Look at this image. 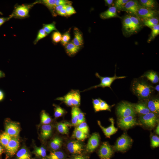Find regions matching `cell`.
Wrapping results in <instances>:
<instances>
[{
	"label": "cell",
	"instance_id": "d6986e66",
	"mask_svg": "<svg viewBox=\"0 0 159 159\" xmlns=\"http://www.w3.org/2000/svg\"><path fill=\"white\" fill-rule=\"evenodd\" d=\"M52 127L51 125H43L41 129L40 135L41 138L43 140L49 138L52 135Z\"/></svg>",
	"mask_w": 159,
	"mask_h": 159
},
{
	"label": "cell",
	"instance_id": "52a82bcc",
	"mask_svg": "<svg viewBox=\"0 0 159 159\" xmlns=\"http://www.w3.org/2000/svg\"><path fill=\"white\" fill-rule=\"evenodd\" d=\"M19 143L18 138L12 137L5 148L6 159H10L15 155L19 148Z\"/></svg>",
	"mask_w": 159,
	"mask_h": 159
},
{
	"label": "cell",
	"instance_id": "7a4b0ae2",
	"mask_svg": "<svg viewBox=\"0 0 159 159\" xmlns=\"http://www.w3.org/2000/svg\"><path fill=\"white\" fill-rule=\"evenodd\" d=\"M152 87L145 82L136 81L132 85L133 92L139 98L146 99L150 96L152 91Z\"/></svg>",
	"mask_w": 159,
	"mask_h": 159
},
{
	"label": "cell",
	"instance_id": "91938a15",
	"mask_svg": "<svg viewBox=\"0 0 159 159\" xmlns=\"http://www.w3.org/2000/svg\"><path fill=\"white\" fill-rule=\"evenodd\" d=\"M4 151V149L2 146H0V157L1 155Z\"/></svg>",
	"mask_w": 159,
	"mask_h": 159
},
{
	"label": "cell",
	"instance_id": "484cf974",
	"mask_svg": "<svg viewBox=\"0 0 159 159\" xmlns=\"http://www.w3.org/2000/svg\"><path fill=\"white\" fill-rule=\"evenodd\" d=\"M140 19L144 25L150 28L158 24L159 20L155 17L148 19Z\"/></svg>",
	"mask_w": 159,
	"mask_h": 159
},
{
	"label": "cell",
	"instance_id": "680465c9",
	"mask_svg": "<svg viewBox=\"0 0 159 159\" xmlns=\"http://www.w3.org/2000/svg\"><path fill=\"white\" fill-rule=\"evenodd\" d=\"M4 97V94L3 92L0 90V101L2 100Z\"/></svg>",
	"mask_w": 159,
	"mask_h": 159
},
{
	"label": "cell",
	"instance_id": "d590c367",
	"mask_svg": "<svg viewBox=\"0 0 159 159\" xmlns=\"http://www.w3.org/2000/svg\"><path fill=\"white\" fill-rule=\"evenodd\" d=\"M73 136L79 140H83L87 137V135L78 129L76 128L75 129Z\"/></svg>",
	"mask_w": 159,
	"mask_h": 159
},
{
	"label": "cell",
	"instance_id": "db71d44e",
	"mask_svg": "<svg viewBox=\"0 0 159 159\" xmlns=\"http://www.w3.org/2000/svg\"><path fill=\"white\" fill-rule=\"evenodd\" d=\"M11 18V17L9 16L7 17H0V26Z\"/></svg>",
	"mask_w": 159,
	"mask_h": 159
},
{
	"label": "cell",
	"instance_id": "7402d4cb",
	"mask_svg": "<svg viewBox=\"0 0 159 159\" xmlns=\"http://www.w3.org/2000/svg\"><path fill=\"white\" fill-rule=\"evenodd\" d=\"M72 95V102L73 107H78L80 103V92L78 90H71L70 91Z\"/></svg>",
	"mask_w": 159,
	"mask_h": 159
},
{
	"label": "cell",
	"instance_id": "60d3db41",
	"mask_svg": "<svg viewBox=\"0 0 159 159\" xmlns=\"http://www.w3.org/2000/svg\"><path fill=\"white\" fill-rule=\"evenodd\" d=\"M41 2L50 9H54L56 6V0H43Z\"/></svg>",
	"mask_w": 159,
	"mask_h": 159
},
{
	"label": "cell",
	"instance_id": "1f68e13d",
	"mask_svg": "<svg viewBox=\"0 0 159 159\" xmlns=\"http://www.w3.org/2000/svg\"><path fill=\"white\" fill-rule=\"evenodd\" d=\"M140 4L143 7L154 10L156 6V3L153 0H140Z\"/></svg>",
	"mask_w": 159,
	"mask_h": 159
},
{
	"label": "cell",
	"instance_id": "d4e9b609",
	"mask_svg": "<svg viewBox=\"0 0 159 159\" xmlns=\"http://www.w3.org/2000/svg\"><path fill=\"white\" fill-rule=\"evenodd\" d=\"M133 107L135 112L143 115L150 112L147 106L143 103H140L136 104Z\"/></svg>",
	"mask_w": 159,
	"mask_h": 159
},
{
	"label": "cell",
	"instance_id": "4316f807",
	"mask_svg": "<svg viewBox=\"0 0 159 159\" xmlns=\"http://www.w3.org/2000/svg\"><path fill=\"white\" fill-rule=\"evenodd\" d=\"M62 141L58 137H55L53 138L49 143V147L53 151L57 150L62 146Z\"/></svg>",
	"mask_w": 159,
	"mask_h": 159
},
{
	"label": "cell",
	"instance_id": "ffe728a7",
	"mask_svg": "<svg viewBox=\"0 0 159 159\" xmlns=\"http://www.w3.org/2000/svg\"><path fill=\"white\" fill-rule=\"evenodd\" d=\"M148 107L151 112L156 114L159 112V100L158 99H153L148 102Z\"/></svg>",
	"mask_w": 159,
	"mask_h": 159
},
{
	"label": "cell",
	"instance_id": "2e32d148",
	"mask_svg": "<svg viewBox=\"0 0 159 159\" xmlns=\"http://www.w3.org/2000/svg\"><path fill=\"white\" fill-rule=\"evenodd\" d=\"M109 120L111 122V125L107 128H105L102 126L99 121H97L98 125L102 129L105 135L107 137L109 138H110L111 135L115 133L117 130V129L114 126V122L113 119L110 118Z\"/></svg>",
	"mask_w": 159,
	"mask_h": 159
},
{
	"label": "cell",
	"instance_id": "277c9868",
	"mask_svg": "<svg viewBox=\"0 0 159 159\" xmlns=\"http://www.w3.org/2000/svg\"><path fill=\"white\" fill-rule=\"evenodd\" d=\"M95 75L97 77L100 79V83L99 85L91 87L87 89H85L82 92L87 91L92 89H95L100 87L102 88L108 87L112 89L111 85L114 80L117 79H123L126 77L125 76H117L115 74L114 76L112 77H102L100 75L97 73H96Z\"/></svg>",
	"mask_w": 159,
	"mask_h": 159
},
{
	"label": "cell",
	"instance_id": "d6a6232c",
	"mask_svg": "<svg viewBox=\"0 0 159 159\" xmlns=\"http://www.w3.org/2000/svg\"><path fill=\"white\" fill-rule=\"evenodd\" d=\"M80 111L78 107H73L71 110L72 119V125H76L78 115Z\"/></svg>",
	"mask_w": 159,
	"mask_h": 159
},
{
	"label": "cell",
	"instance_id": "ba28073f",
	"mask_svg": "<svg viewBox=\"0 0 159 159\" xmlns=\"http://www.w3.org/2000/svg\"><path fill=\"white\" fill-rule=\"evenodd\" d=\"M140 120L142 124L146 126L153 128L155 126L158 118L156 114L150 112L141 116Z\"/></svg>",
	"mask_w": 159,
	"mask_h": 159
},
{
	"label": "cell",
	"instance_id": "5bb4252c",
	"mask_svg": "<svg viewBox=\"0 0 159 159\" xmlns=\"http://www.w3.org/2000/svg\"><path fill=\"white\" fill-rule=\"evenodd\" d=\"M67 148L71 153L73 154H80L83 150L82 144L77 141L69 142L67 145Z\"/></svg>",
	"mask_w": 159,
	"mask_h": 159
},
{
	"label": "cell",
	"instance_id": "bcb514c9",
	"mask_svg": "<svg viewBox=\"0 0 159 159\" xmlns=\"http://www.w3.org/2000/svg\"><path fill=\"white\" fill-rule=\"evenodd\" d=\"M70 39V36L68 32L65 33L62 36L61 40V43L63 46H66Z\"/></svg>",
	"mask_w": 159,
	"mask_h": 159
},
{
	"label": "cell",
	"instance_id": "44dd1931",
	"mask_svg": "<svg viewBox=\"0 0 159 159\" xmlns=\"http://www.w3.org/2000/svg\"><path fill=\"white\" fill-rule=\"evenodd\" d=\"M72 42L79 47H80L84 44L82 34L77 28L74 29V37Z\"/></svg>",
	"mask_w": 159,
	"mask_h": 159
},
{
	"label": "cell",
	"instance_id": "83f0119b",
	"mask_svg": "<svg viewBox=\"0 0 159 159\" xmlns=\"http://www.w3.org/2000/svg\"><path fill=\"white\" fill-rule=\"evenodd\" d=\"M69 125L67 123L61 122L57 124L56 127L60 133L62 134H67L69 132Z\"/></svg>",
	"mask_w": 159,
	"mask_h": 159
},
{
	"label": "cell",
	"instance_id": "603a6c76",
	"mask_svg": "<svg viewBox=\"0 0 159 159\" xmlns=\"http://www.w3.org/2000/svg\"><path fill=\"white\" fill-rule=\"evenodd\" d=\"M33 153L35 155L36 158L45 159L47 156L46 149L42 146L38 147L35 146Z\"/></svg>",
	"mask_w": 159,
	"mask_h": 159
},
{
	"label": "cell",
	"instance_id": "9c48e42d",
	"mask_svg": "<svg viewBox=\"0 0 159 159\" xmlns=\"http://www.w3.org/2000/svg\"><path fill=\"white\" fill-rule=\"evenodd\" d=\"M138 124V123L135 116H132L120 117L118 121L119 126L124 129H129Z\"/></svg>",
	"mask_w": 159,
	"mask_h": 159
},
{
	"label": "cell",
	"instance_id": "836d02e7",
	"mask_svg": "<svg viewBox=\"0 0 159 159\" xmlns=\"http://www.w3.org/2000/svg\"><path fill=\"white\" fill-rule=\"evenodd\" d=\"M56 100L62 101L68 106H73L72 102V95L70 91L63 97L57 98Z\"/></svg>",
	"mask_w": 159,
	"mask_h": 159
},
{
	"label": "cell",
	"instance_id": "ac0fdd59",
	"mask_svg": "<svg viewBox=\"0 0 159 159\" xmlns=\"http://www.w3.org/2000/svg\"><path fill=\"white\" fill-rule=\"evenodd\" d=\"M15 155L14 159H32L31 153L25 147H22Z\"/></svg>",
	"mask_w": 159,
	"mask_h": 159
},
{
	"label": "cell",
	"instance_id": "f6af8a7d",
	"mask_svg": "<svg viewBox=\"0 0 159 159\" xmlns=\"http://www.w3.org/2000/svg\"><path fill=\"white\" fill-rule=\"evenodd\" d=\"M110 106L105 101L100 100L99 110L100 111L108 110L110 111Z\"/></svg>",
	"mask_w": 159,
	"mask_h": 159
},
{
	"label": "cell",
	"instance_id": "f907efd6",
	"mask_svg": "<svg viewBox=\"0 0 159 159\" xmlns=\"http://www.w3.org/2000/svg\"><path fill=\"white\" fill-rule=\"evenodd\" d=\"M100 99H93L92 102L94 109L95 112L100 111L99 107L100 102Z\"/></svg>",
	"mask_w": 159,
	"mask_h": 159
},
{
	"label": "cell",
	"instance_id": "4dcf8cb0",
	"mask_svg": "<svg viewBox=\"0 0 159 159\" xmlns=\"http://www.w3.org/2000/svg\"><path fill=\"white\" fill-rule=\"evenodd\" d=\"M12 137L6 132L0 134V144L5 148Z\"/></svg>",
	"mask_w": 159,
	"mask_h": 159
},
{
	"label": "cell",
	"instance_id": "e7e4bbea",
	"mask_svg": "<svg viewBox=\"0 0 159 159\" xmlns=\"http://www.w3.org/2000/svg\"><path fill=\"white\" fill-rule=\"evenodd\" d=\"M0 14H2V13L1 11H0Z\"/></svg>",
	"mask_w": 159,
	"mask_h": 159
},
{
	"label": "cell",
	"instance_id": "8992f818",
	"mask_svg": "<svg viewBox=\"0 0 159 159\" xmlns=\"http://www.w3.org/2000/svg\"><path fill=\"white\" fill-rule=\"evenodd\" d=\"M132 142L131 138L124 133L117 139L115 148L118 151H125L131 145Z\"/></svg>",
	"mask_w": 159,
	"mask_h": 159
},
{
	"label": "cell",
	"instance_id": "f35d334b",
	"mask_svg": "<svg viewBox=\"0 0 159 159\" xmlns=\"http://www.w3.org/2000/svg\"><path fill=\"white\" fill-rule=\"evenodd\" d=\"M42 29L47 34H49L53 31L57 30L54 23L48 24H44Z\"/></svg>",
	"mask_w": 159,
	"mask_h": 159
},
{
	"label": "cell",
	"instance_id": "4fadbf2b",
	"mask_svg": "<svg viewBox=\"0 0 159 159\" xmlns=\"http://www.w3.org/2000/svg\"><path fill=\"white\" fill-rule=\"evenodd\" d=\"M157 13V12L154 10L145 8L140 5L137 16L140 18L148 19L155 17Z\"/></svg>",
	"mask_w": 159,
	"mask_h": 159
},
{
	"label": "cell",
	"instance_id": "f546056e",
	"mask_svg": "<svg viewBox=\"0 0 159 159\" xmlns=\"http://www.w3.org/2000/svg\"><path fill=\"white\" fill-rule=\"evenodd\" d=\"M143 77L154 84L158 83L159 80V78L157 74L153 71L147 72L144 75Z\"/></svg>",
	"mask_w": 159,
	"mask_h": 159
},
{
	"label": "cell",
	"instance_id": "6125c7cd",
	"mask_svg": "<svg viewBox=\"0 0 159 159\" xmlns=\"http://www.w3.org/2000/svg\"><path fill=\"white\" fill-rule=\"evenodd\" d=\"M155 89L158 91L159 92V85H157L156 86L155 88Z\"/></svg>",
	"mask_w": 159,
	"mask_h": 159
},
{
	"label": "cell",
	"instance_id": "7bdbcfd3",
	"mask_svg": "<svg viewBox=\"0 0 159 159\" xmlns=\"http://www.w3.org/2000/svg\"><path fill=\"white\" fill-rule=\"evenodd\" d=\"M47 34L43 29H40L38 32L37 37L34 41V44H36L39 41L45 37Z\"/></svg>",
	"mask_w": 159,
	"mask_h": 159
},
{
	"label": "cell",
	"instance_id": "ab89813d",
	"mask_svg": "<svg viewBox=\"0 0 159 159\" xmlns=\"http://www.w3.org/2000/svg\"><path fill=\"white\" fill-rule=\"evenodd\" d=\"M129 0H117L114 3V6L117 10L123 11L124 8Z\"/></svg>",
	"mask_w": 159,
	"mask_h": 159
},
{
	"label": "cell",
	"instance_id": "f5cc1de1",
	"mask_svg": "<svg viewBox=\"0 0 159 159\" xmlns=\"http://www.w3.org/2000/svg\"><path fill=\"white\" fill-rule=\"evenodd\" d=\"M66 5H60L56 6L54 7V9L56 11V12H57L63 9H65Z\"/></svg>",
	"mask_w": 159,
	"mask_h": 159
},
{
	"label": "cell",
	"instance_id": "8d00e7d4",
	"mask_svg": "<svg viewBox=\"0 0 159 159\" xmlns=\"http://www.w3.org/2000/svg\"><path fill=\"white\" fill-rule=\"evenodd\" d=\"M151 29L152 30L151 34L148 39L147 42L150 43L159 34V24L153 27Z\"/></svg>",
	"mask_w": 159,
	"mask_h": 159
},
{
	"label": "cell",
	"instance_id": "6da1fadb",
	"mask_svg": "<svg viewBox=\"0 0 159 159\" xmlns=\"http://www.w3.org/2000/svg\"><path fill=\"white\" fill-rule=\"evenodd\" d=\"M141 22L138 16L129 14L125 16L123 19V29L127 34H132L141 29L142 26Z\"/></svg>",
	"mask_w": 159,
	"mask_h": 159
},
{
	"label": "cell",
	"instance_id": "11a10c76",
	"mask_svg": "<svg viewBox=\"0 0 159 159\" xmlns=\"http://www.w3.org/2000/svg\"><path fill=\"white\" fill-rule=\"evenodd\" d=\"M56 12L57 14L61 16H67L66 11L65 9H63Z\"/></svg>",
	"mask_w": 159,
	"mask_h": 159
},
{
	"label": "cell",
	"instance_id": "f1b7e54d",
	"mask_svg": "<svg viewBox=\"0 0 159 159\" xmlns=\"http://www.w3.org/2000/svg\"><path fill=\"white\" fill-rule=\"evenodd\" d=\"M64 155L63 152L59 151H53L50 152L45 159H64Z\"/></svg>",
	"mask_w": 159,
	"mask_h": 159
},
{
	"label": "cell",
	"instance_id": "30bf717a",
	"mask_svg": "<svg viewBox=\"0 0 159 159\" xmlns=\"http://www.w3.org/2000/svg\"><path fill=\"white\" fill-rule=\"evenodd\" d=\"M20 128L17 123L9 122L5 125V132L11 137L18 138L20 132Z\"/></svg>",
	"mask_w": 159,
	"mask_h": 159
},
{
	"label": "cell",
	"instance_id": "b9f144b4",
	"mask_svg": "<svg viewBox=\"0 0 159 159\" xmlns=\"http://www.w3.org/2000/svg\"><path fill=\"white\" fill-rule=\"evenodd\" d=\"M76 128L85 134L87 135L88 134L89 132V127L87 124L85 122L78 125Z\"/></svg>",
	"mask_w": 159,
	"mask_h": 159
},
{
	"label": "cell",
	"instance_id": "9f6ffc18",
	"mask_svg": "<svg viewBox=\"0 0 159 159\" xmlns=\"http://www.w3.org/2000/svg\"><path fill=\"white\" fill-rule=\"evenodd\" d=\"M105 1L106 5L110 7L112 5L113 0H105Z\"/></svg>",
	"mask_w": 159,
	"mask_h": 159
},
{
	"label": "cell",
	"instance_id": "94428289",
	"mask_svg": "<svg viewBox=\"0 0 159 159\" xmlns=\"http://www.w3.org/2000/svg\"><path fill=\"white\" fill-rule=\"evenodd\" d=\"M156 133L158 135L159 134V125L158 124L155 130Z\"/></svg>",
	"mask_w": 159,
	"mask_h": 159
},
{
	"label": "cell",
	"instance_id": "816d5d0a",
	"mask_svg": "<svg viewBox=\"0 0 159 159\" xmlns=\"http://www.w3.org/2000/svg\"><path fill=\"white\" fill-rule=\"evenodd\" d=\"M72 2L70 1L66 0H56L55 6L60 5H71Z\"/></svg>",
	"mask_w": 159,
	"mask_h": 159
},
{
	"label": "cell",
	"instance_id": "cb8c5ba5",
	"mask_svg": "<svg viewBox=\"0 0 159 159\" xmlns=\"http://www.w3.org/2000/svg\"><path fill=\"white\" fill-rule=\"evenodd\" d=\"M65 48L67 53L70 56L75 55L80 49V47L76 46L72 42L67 43Z\"/></svg>",
	"mask_w": 159,
	"mask_h": 159
},
{
	"label": "cell",
	"instance_id": "5b68a950",
	"mask_svg": "<svg viewBox=\"0 0 159 159\" xmlns=\"http://www.w3.org/2000/svg\"><path fill=\"white\" fill-rule=\"evenodd\" d=\"M35 3L31 4H23L15 7L13 13L9 16L19 18L27 17L29 16L30 9Z\"/></svg>",
	"mask_w": 159,
	"mask_h": 159
},
{
	"label": "cell",
	"instance_id": "9a60e30c",
	"mask_svg": "<svg viewBox=\"0 0 159 159\" xmlns=\"http://www.w3.org/2000/svg\"><path fill=\"white\" fill-rule=\"evenodd\" d=\"M100 142V137L96 133H93L89 138L87 145L86 149L88 152H93L98 146Z\"/></svg>",
	"mask_w": 159,
	"mask_h": 159
},
{
	"label": "cell",
	"instance_id": "681fc988",
	"mask_svg": "<svg viewBox=\"0 0 159 159\" xmlns=\"http://www.w3.org/2000/svg\"><path fill=\"white\" fill-rule=\"evenodd\" d=\"M85 115L82 112L80 111L78 117L76 125H78L81 123L85 122Z\"/></svg>",
	"mask_w": 159,
	"mask_h": 159
},
{
	"label": "cell",
	"instance_id": "7dc6e473",
	"mask_svg": "<svg viewBox=\"0 0 159 159\" xmlns=\"http://www.w3.org/2000/svg\"><path fill=\"white\" fill-rule=\"evenodd\" d=\"M151 146L154 148L157 147L159 145V138L156 135L153 136L151 140Z\"/></svg>",
	"mask_w": 159,
	"mask_h": 159
},
{
	"label": "cell",
	"instance_id": "6f0895ef",
	"mask_svg": "<svg viewBox=\"0 0 159 159\" xmlns=\"http://www.w3.org/2000/svg\"><path fill=\"white\" fill-rule=\"evenodd\" d=\"M73 159H86L85 158L81 155H78L75 156Z\"/></svg>",
	"mask_w": 159,
	"mask_h": 159
},
{
	"label": "cell",
	"instance_id": "74e56055",
	"mask_svg": "<svg viewBox=\"0 0 159 159\" xmlns=\"http://www.w3.org/2000/svg\"><path fill=\"white\" fill-rule=\"evenodd\" d=\"M54 115L55 118H58L63 116L65 113V110L58 105H55Z\"/></svg>",
	"mask_w": 159,
	"mask_h": 159
},
{
	"label": "cell",
	"instance_id": "e0dca14e",
	"mask_svg": "<svg viewBox=\"0 0 159 159\" xmlns=\"http://www.w3.org/2000/svg\"><path fill=\"white\" fill-rule=\"evenodd\" d=\"M117 9L114 6H112L105 11L101 13L100 14V18L104 19L118 16L117 12Z\"/></svg>",
	"mask_w": 159,
	"mask_h": 159
},
{
	"label": "cell",
	"instance_id": "be15d7a7",
	"mask_svg": "<svg viewBox=\"0 0 159 159\" xmlns=\"http://www.w3.org/2000/svg\"><path fill=\"white\" fill-rule=\"evenodd\" d=\"M4 75L3 73L0 70V78L3 77Z\"/></svg>",
	"mask_w": 159,
	"mask_h": 159
},
{
	"label": "cell",
	"instance_id": "8fae6325",
	"mask_svg": "<svg viewBox=\"0 0 159 159\" xmlns=\"http://www.w3.org/2000/svg\"><path fill=\"white\" fill-rule=\"evenodd\" d=\"M113 154V151L110 145L107 142L103 143L99 152V155L101 159H110Z\"/></svg>",
	"mask_w": 159,
	"mask_h": 159
},
{
	"label": "cell",
	"instance_id": "ee69618b",
	"mask_svg": "<svg viewBox=\"0 0 159 159\" xmlns=\"http://www.w3.org/2000/svg\"><path fill=\"white\" fill-rule=\"evenodd\" d=\"M62 35L59 32L56 31L53 32L52 35V39L53 42L57 43L61 40Z\"/></svg>",
	"mask_w": 159,
	"mask_h": 159
},
{
	"label": "cell",
	"instance_id": "c3c4849f",
	"mask_svg": "<svg viewBox=\"0 0 159 159\" xmlns=\"http://www.w3.org/2000/svg\"><path fill=\"white\" fill-rule=\"evenodd\" d=\"M67 16H70L75 14L76 12L73 7L70 5H67L65 8Z\"/></svg>",
	"mask_w": 159,
	"mask_h": 159
},
{
	"label": "cell",
	"instance_id": "7c38bea8",
	"mask_svg": "<svg viewBox=\"0 0 159 159\" xmlns=\"http://www.w3.org/2000/svg\"><path fill=\"white\" fill-rule=\"evenodd\" d=\"M140 5L138 1L129 0L124 6L123 11H126L130 14L137 16Z\"/></svg>",
	"mask_w": 159,
	"mask_h": 159
},
{
	"label": "cell",
	"instance_id": "3957f363",
	"mask_svg": "<svg viewBox=\"0 0 159 159\" xmlns=\"http://www.w3.org/2000/svg\"><path fill=\"white\" fill-rule=\"evenodd\" d=\"M117 115L120 117H124L130 116H135V112L133 106L130 103L122 102L117 107Z\"/></svg>",
	"mask_w": 159,
	"mask_h": 159
},
{
	"label": "cell",
	"instance_id": "e575fe53",
	"mask_svg": "<svg viewBox=\"0 0 159 159\" xmlns=\"http://www.w3.org/2000/svg\"><path fill=\"white\" fill-rule=\"evenodd\" d=\"M52 121V119L44 110L42 111L41 114V122L43 125L49 124Z\"/></svg>",
	"mask_w": 159,
	"mask_h": 159
}]
</instances>
